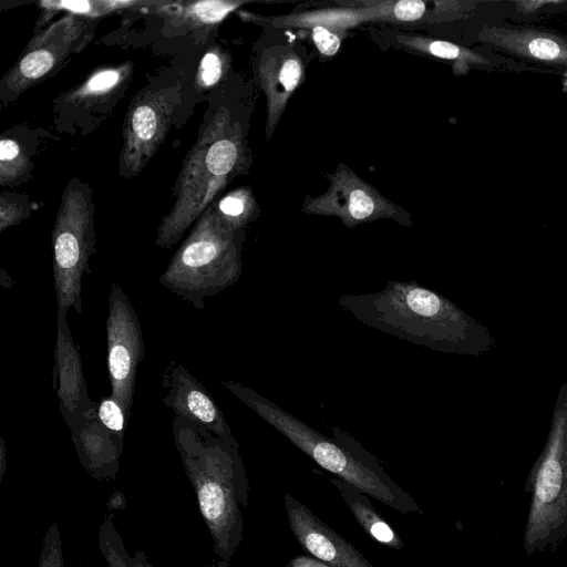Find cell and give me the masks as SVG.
Instances as JSON below:
<instances>
[{
	"instance_id": "1",
	"label": "cell",
	"mask_w": 567,
	"mask_h": 567,
	"mask_svg": "<svg viewBox=\"0 0 567 567\" xmlns=\"http://www.w3.org/2000/svg\"><path fill=\"white\" fill-rule=\"evenodd\" d=\"M338 303L360 323L433 351L476 355L494 344L488 330L455 303L414 280H390Z\"/></svg>"
},
{
	"instance_id": "2",
	"label": "cell",
	"mask_w": 567,
	"mask_h": 567,
	"mask_svg": "<svg viewBox=\"0 0 567 567\" xmlns=\"http://www.w3.org/2000/svg\"><path fill=\"white\" fill-rule=\"evenodd\" d=\"M221 384L334 477L401 514H423L413 497L389 476L378 458L346 431L332 427V437H328L251 388L231 380L221 381Z\"/></svg>"
},
{
	"instance_id": "3",
	"label": "cell",
	"mask_w": 567,
	"mask_h": 567,
	"mask_svg": "<svg viewBox=\"0 0 567 567\" xmlns=\"http://www.w3.org/2000/svg\"><path fill=\"white\" fill-rule=\"evenodd\" d=\"M241 151L239 130L227 109L209 110L177 175L175 200L159 223L156 246L171 248L196 223L238 171Z\"/></svg>"
},
{
	"instance_id": "4",
	"label": "cell",
	"mask_w": 567,
	"mask_h": 567,
	"mask_svg": "<svg viewBox=\"0 0 567 567\" xmlns=\"http://www.w3.org/2000/svg\"><path fill=\"white\" fill-rule=\"evenodd\" d=\"M241 246V230L228 227L213 203L196 220L158 282L203 309L208 298L240 278Z\"/></svg>"
},
{
	"instance_id": "5",
	"label": "cell",
	"mask_w": 567,
	"mask_h": 567,
	"mask_svg": "<svg viewBox=\"0 0 567 567\" xmlns=\"http://www.w3.org/2000/svg\"><path fill=\"white\" fill-rule=\"evenodd\" d=\"M532 492L523 546L530 555L567 535V383L558 393L548 437L528 476Z\"/></svg>"
},
{
	"instance_id": "6",
	"label": "cell",
	"mask_w": 567,
	"mask_h": 567,
	"mask_svg": "<svg viewBox=\"0 0 567 567\" xmlns=\"http://www.w3.org/2000/svg\"><path fill=\"white\" fill-rule=\"evenodd\" d=\"M94 206L90 185L72 178L65 186L52 230L53 286L58 310L82 313V278L95 252Z\"/></svg>"
},
{
	"instance_id": "7",
	"label": "cell",
	"mask_w": 567,
	"mask_h": 567,
	"mask_svg": "<svg viewBox=\"0 0 567 567\" xmlns=\"http://www.w3.org/2000/svg\"><path fill=\"white\" fill-rule=\"evenodd\" d=\"M97 19L66 13L37 33L16 63L2 76L1 105L12 102L33 85L51 78L71 55L93 39Z\"/></svg>"
},
{
	"instance_id": "8",
	"label": "cell",
	"mask_w": 567,
	"mask_h": 567,
	"mask_svg": "<svg viewBox=\"0 0 567 567\" xmlns=\"http://www.w3.org/2000/svg\"><path fill=\"white\" fill-rule=\"evenodd\" d=\"M182 84L147 86L132 100L123 124L120 174L137 176L164 142L175 109L181 103Z\"/></svg>"
},
{
	"instance_id": "9",
	"label": "cell",
	"mask_w": 567,
	"mask_h": 567,
	"mask_svg": "<svg viewBox=\"0 0 567 567\" xmlns=\"http://www.w3.org/2000/svg\"><path fill=\"white\" fill-rule=\"evenodd\" d=\"M106 342L111 395L131 416L138 364L145 354L137 313L117 282H112L107 299Z\"/></svg>"
},
{
	"instance_id": "10",
	"label": "cell",
	"mask_w": 567,
	"mask_h": 567,
	"mask_svg": "<svg viewBox=\"0 0 567 567\" xmlns=\"http://www.w3.org/2000/svg\"><path fill=\"white\" fill-rule=\"evenodd\" d=\"M163 402L181 415L207 429L237 449L223 411L206 388L179 362H168L163 373Z\"/></svg>"
},
{
	"instance_id": "11",
	"label": "cell",
	"mask_w": 567,
	"mask_h": 567,
	"mask_svg": "<svg viewBox=\"0 0 567 567\" xmlns=\"http://www.w3.org/2000/svg\"><path fill=\"white\" fill-rule=\"evenodd\" d=\"M284 502L289 528L309 555L331 567H375L352 543L305 504L288 493Z\"/></svg>"
},
{
	"instance_id": "12",
	"label": "cell",
	"mask_w": 567,
	"mask_h": 567,
	"mask_svg": "<svg viewBox=\"0 0 567 567\" xmlns=\"http://www.w3.org/2000/svg\"><path fill=\"white\" fill-rule=\"evenodd\" d=\"M53 388L60 412L71 431L83 422L95 404L89 396L81 355L68 324L66 315L56 313Z\"/></svg>"
},
{
	"instance_id": "13",
	"label": "cell",
	"mask_w": 567,
	"mask_h": 567,
	"mask_svg": "<svg viewBox=\"0 0 567 567\" xmlns=\"http://www.w3.org/2000/svg\"><path fill=\"white\" fill-rule=\"evenodd\" d=\"M480 40L535 62L567 66V39L532 28L485 27Z\"/></svg>"
},
{
	"instance_id": "14",
	"label": "cell",
	"mask_w": 567,
	"mask_h": 567,
	"mask_svg": "<svg viewBox=\"0 0 567 567\" xmlns=\"http://www.w3.org/2000/svg\"><path fill=\"white\" fill-rule=\"evenodd\" d=\"M133 73V63L127 61L121 64L106 65L91 72L78 86L65 92L61 102L73 107L99 105L114 97L121 90H125Z\"/></svg>"
},
{
	"instance_id": "15",
	"label": "cell",
	"mask_w": 567,
	"mask_h": 567,
	"mask_svg": "<svg viewBox=\"0 0 567 567\" xmlns=\"http://www.w3.org/2000/svg\"><path fill=\"white\" fill-rule=\"evenodd\" d=\"M301 64L293 52L266 55L260 62L259 74L268 95L269 118L277 116L285 106L290 93L301 79Z\"/></svg>"
},
{
	"instance_id": "16",
	"label": "cell",
	"mask_w": 567,
	"mask_h": 567,
	"mask_svg": "<svg viewBox=\"0 0 567 567\" xmlns=\"http://www.w3.org/2000/svg\"><path fill=\"white\" fill-rule=\"evenodd\" d=\"M329 481L339 491L353 517L367 534L388 547H403L401 538L374 509L367 494L338 477H329Z\"/></svg>"
},
{
	"instance_id": "17",
	"label": "cell",
	"mask_w": 567,
	"mask_h": 567,
	"mask_svg": "<svg viewBox=\"0 0 567 567\" xmlns=\"http://www.w3.org/2000/svg\"><path fill=\"white\" fill-rule=\"evenodd\" d=\"M240 4L243 2L220 0L177 1L165 2L162 9L168 12L173 22L178 20L186 27L200 28L217 24Z\"/></svg>"
},
{
	"instance_id": "18",
	"label": "cell",
	"mask_w": 567,
	"mask_h": 567,
	"mask_svg": "<svg viewBox=\"0 0 567 567\" xmlns=\"http://www.w3.org/2000/svg\"><path fill=\"white\" fill-rule=\"evenodd\" d=\"M157 2L147 1H109V0H95V1H42L40 4L44 10H51L53 13L59 10L68 11V13H74L85 16L90 18H101L111 12L135 8L138 6H155Z\"/></svg>"
},
{
	"instance_id": "19",
	"label": "cell",
	"mask_w": 567,
	"mask_h": 567,
	"mask_svg": "<svg viewBox=\"0 0 567 567\" xmlns=\"http://www.w3.org/2000/svg\"><path fill=\"white\" fill-rule=\"evenodd\" d=\"M30 161L22 144L13 137L0 141V184L7 186L27 176Z\"/></svg>"
},
{
	"instance_id": "20",
	"label": "cell",
	"mask_w": 567,
	"mask_h": 567,
	"mask_svg": "<svg viewBox=\"0 0 567 567\" xmlns=\"http://www.w3.org/2000/svg\"><path fill=\"white\" fill-rule=\"evenodd\" d=\"M216 206L224 223L235 230H241L254 214L252 197L245 188L233 190L224 196Z\"/></svg>"
},
{
	"instance_id": "21",
	"label": "cell",
	"mask_w": 567,
	"mask_h": 567,
	"mask_svg": "<svg viewBox=\"0 0 567 567\" xmlns=\"http://www.w3.org/2000/svg\"><path fill=\"white\" fill-rule=\"evenodd\" d=\"M423 47L434 56L455 61L462 73H466L471 64L487 65L489 63L481 54L451 42L432 40L425 41Z\"/></svg>"
},
{
	"instance_id": "22",
	"label": "cell",
	"mask_w": 567,
	"mask_h": 567,
	"mask_svg": "<svg viewBox=\"0 0 567 567\" xmlns=\"http://www.w3.org/2000/svg\"><path fill=\"white\" fill-rule=\"evenodd\" d=\"M375 199L365 189H353L348 197L347 208L341 214L347 225H354L377 216Z\"/></svg>"
},
{
	"instance_id": "23",
	"label": "cell",
	"mask_w": 567,
	"mask_h": 567,
	"mask_svg": "<svg viewBox=\"0 0 567 567\" xmlns=\"http://www.w3.org/2000/svg\"><path fill=\"white\" fill-rule=\"evenodd\" d=\"M97 419L120 441L130 417L122 404L112 395L102 398L97 402Z\"/></svg>"
},
{
	"instance_id": "24",
	"label": "cell",
	"mask_w": 567,
	"mask_h": 567,
	"mask_svg": "<svg viewBox=\"0 0 567 567\" xmlns=\"http://www.w3.org/2000/svg\"><path fill=\"white\" fill-rule=\"evenodd\" d=\"M226 64V56L218 48L208 50L198 65L196 86L202 90L213 87L221 79Z\"/></svg>"
},
{
	"instance_id": "25",
	"label": "cell",
	"mask_w": 567,
	"mask_h": 567,
	"mask_svg": "<svg viewBox=\"0 0 567 567\" xmlns=\"http://www.w3.org/2000/svg\"><path fill=\"white\" fill-rule=\"evenodd\" d=\"M28 199L19 194L0 195V231L17 225L30 215Z\"/></svg>"
},
{
	"instance_id": "26",
	"label": "cell",
	"mask_w": 567,
	"mask_h": 567,
	"mask_svg": "<svg viewBox=\"0 0 567 567\" xmlns=\"http://www.w3.org/2000/svg\"><path fill=\"white\" fill-rule=\"evenodd\" d=\"M202 513L209 520L223 516L226 506V496L223 486L214 481L205 483L198 494Z\"/></svg>"
},
{
	"instance_id": "27",
	"label": "cell",
	"mask_w": 567,
	"mask_h": 567,
	"mask_svg": "<svg viewBox=\"0 0 567 567\" xmlns=\"http://www.w3.org/2000/svg\"><path fill=\"white\" fill-rule=\"evenodd\" d=\"M311 37L317 49L323 55H334L340 48L339 37L323 25H313Z\"/></svg>"
},
{
	"instance_id": "28",
	"label": "cell",
	"mask_w": 567,
	"mask_h": 567,
	"mask_svg": "<svg viewBox=\"0 0 567 567\" xmlns=\"http://www.w3.org/2000/svg\"><path fill=\"white\" fill-rule=\"evenodd\" d=\"M392 16L401 21H414L420 19L425 12V3L420 0H405L392 4Z\"/></svg>"
},
{
	"instance_id": "29",
	"label": "cell",
	"mask_w": 567,
	"mask_h": 567,
	"mask_svg": "<svg viewBox=\"0 0 567 567\" xmlns=\"http://www.w3.org/2000/svg\"><path fill=\"white\" fill-rule=\"evenodd\" d=\"M564 3H566V1L563 0H520L516 1L515 6L518 12L529 14L546 6H559Z\"/></svg>"
},
{
	"instance_id": "30",
	"label": "cell",
	"mask_w": 567,
	"mask_h": 567,
	"mask_svg": "<svg viewBox=\"0 0 567 567\" xmlns=\"http://www.w3.org/2000/svg\"><path fill=\"white\" fill-rule=\"evenodd\" d=\"M286 567H331L327 563L311 556V555H298L291 558Z\"/></svg>"
},
{
	"instance_id": "31",
	"label": "cell",
	"mask_w": 567,
	"mask_h": 567,
	"mask_svg": "<svg viewBox=\"0 0 567 567\" xmlns=\"http://www.w3.org/2000/svg\"><path fill=\"white\" fill-rule=\"evenodd\" d=\"M561 85H563V91L567 93V69L563 74Z\"/></svg>"
}]
</instances>
